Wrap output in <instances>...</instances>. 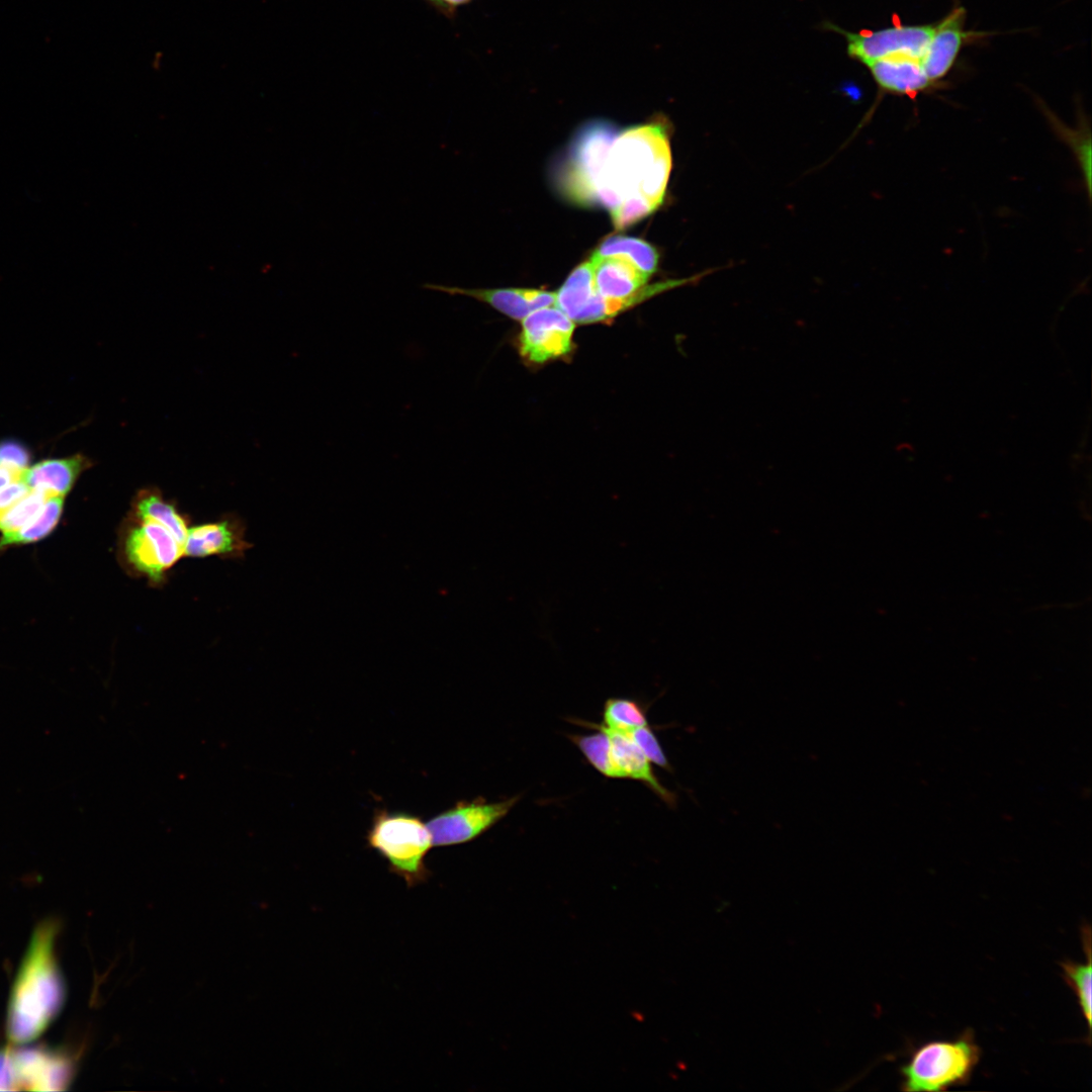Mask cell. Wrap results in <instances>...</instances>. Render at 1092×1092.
I'll list each match as a JSON object with an SVG mask.
<instances>
[{
    "label": "cell",
    "mask_w": 1092,
    "mask_h": 1092,
    "mask_svg": "<svg viewBox=\"0 0 1092 1092\" xmlns=\"http://www.w3.org/2000/svg\"><path fill=\"white\" fill-rule=\"evenodd\" d=\"M185 539L158 518L130 511L117 532V559L128 575L161 586L184 557Z\"/></svg>",
    "instance_id": "3957f363"
},
{
    "label": "cell",
    "mask_w": 1092,
    "mask_h": 1092,
    "mask_svg": "<svg viewBox=\"0 0 1092 1092\" xmlns=\"http://www.w3.org/2000/svg\"><path fill=\"white\" fill-rule=\"evenodd\" d=\"M644 707L637 701L627 698H610L603 710L604 726L619 732H628L648 725Z\"/></svg>",
    "instance_id": "7402d4cb"
},
{
    "label": "cell",
    "mask_w": 1092,
    "mask_h": 1092,
    "mask_svg": "<svg viewBox=\"0 0 1092 1092\" xmlns=\"http://www.w3.org/2000/svg\"><path fill=\"white\" fill-rule=\"evenodd\" d=\"M21 472L0 466V488L8 483L22 478Z\"/></svg>",
    "instance_id": "f546056e"
},
{
    "label": "cell",
    "mask_w": 1092,
    "mask_h": 1092,
    "mask_svg": "<svg viewBox=\"0 0 1092 1092\" xmlns=\"http://www.w3.org/2000/svg\"><path fill=\"white\" fill-rule=\"evenodd\" d=\"M966 9L956 7L935 23L931 38L920 59L921 67L936 85L952 68L964 42L981 33L965 29Z\"/></svg>",
    "instance_id": "5bb4252c"
},
{
    "label": "cell",
    "mask_w": 1092,
    "mask_h": 1092,
    "mask_svg": "<svg viewBox=\"0 0 1092 1092\" xmlns=\"http://www.w3.org/2000/svg\"><path fill=\"white\" fill-rule=\"evenodd\" d=\"M31 460L29 449L13 439L0 441V466L23 473Z\"/></svg>",
    "instance_id": "484cf974"
},
{
    "label": "cell",
    "mask_w": 1092,
    "mask_h": 1092,
    "mask_svg": "<svg viewBox=\"0 0 1092 1092\" xmlns=\"http://www.w3.org/2000/svg\"><path fill=\"white\" fill-rule=\"evenodd\" d=\"M669 136L661 122L616 134L599 168L595 202L606 207L623 230L656 210L671 172Z\"/></svg>",
    "instance_id": "6da1fadb"
},
{
    "label": "cell",
    "mask_w": 1092,
    "mask_h": 1092,
    "mask_svg": "<svg viewBox=\"0 0 1092 1092\" xmlns=\"http://www.w3.org/2000/svg\"><path fill=\"white\" fill-rule=\"evenodd\" d=\"M50 496L43 490L30 489L0 516L1 534L17 531L33 520Z\"/></svg>",
    "instance_id": "cb8c5ba5"
},
{
    "label": "cell",
    "mask_w": 1092,
    "mask_h": 1092,
    "mask_svg": "<svg viewBox=\"0 0 1092 1092\" xmlns=\"http://www.w3.org/2000/svg\"><path fill=\"white\" fill-rule=\"evenodd\" d=\"M92 465V461L83 454L46 459L28 467L21 479L30 489L65 496L72 490L80 475Z\"/></svg>",
    "instance_id": "e0dca14e"
},
{
    "label": "cell",
    "mask_w": 1092,
    "mask_h": 1092,
    "mask_svg": "<svg viewBox=\"0 0 1092 1092\" xmlns=\"http://www.w3.org/2000/svg\"><path fill=\"white\" fill-rule=\"evenodd\" d=\"M595 726L598 732L587 735H569V739L600 774L607 778L617 779L610 755L609 737L600 725Z\"/></svg>",
    "instance_id": "603a6c76"
},
{
    "label": "cell",
    "mask_w": 1092,
    "mask_h": 1092,
    "mask_svg": "<svg viewBox=\"0 0 1092 1092\" xmlns=\"http://www.w3.org/2000/svg\"><path fill=\"white\" fill-rule=\"evenodd\" d=\"M20 1090L17 1079L13 1050L0 1049V1091Z\"/></svg>",
    "instance_id": "4316f807"
},
{
    "label": "cell",
    "mask_w": 1092,
    "mask_h": 1092,
    "mask_svg": "<svg viewBox=\"0 0 1092 1092\" xmlns=\"http://www.w3.org/2000/svg\"><path fill=\"white\" fill-rule=\"evenodd\" d=\"M252 546L246 539L243 520L228 514L216 521L189 527L184 544V557L218 556L236 559L244 557Z\"/></svg>",
    "instance_id": "8fae6325"
},
{
    "label": "cell",
    "mask_w": 1092,
    "mask_h": 1092,
    "mask_svg": "<svg viewBox=\"0 0 1092 1092\" xmlns=\"http://www.w3.org/2000/svg\"><path fill=\"white\" fill-rule=\"evenodd\" d=\"M471 0H436L434 8L448 17H452L458 8L469 3Z\"/></svg>",
    "instance_id": "f1b7e54d"
},
{
    "label": "cell",
    "mask_w": 1092,
    "mask_h": 1092,
    "mask_svg": "<svg viewBox=\"0 0 1092 1092\" xmlns=\"http://www.w3.org/2000/svg\"><path fill=\"white\" fill-rule=\"evenodd\" d=\"M630 299H609L595 288L589 260L576 266L555 292L554 306L574 324L605 323L634 306Z\"/></svg>",
    "instance_id": "9c48e42d"
},
{
    "label": "cell",
    "mask_w": 1092,
    "mask_h": 1092,
    "mask_svg": "<svg viewBox=\"0 0 1092 1092\" xmlns=\"http://www.w3.org/2000/svg\"><path fill=\"white\" fill-rule=\"evenodd\" d=\"M874 81L882 92L915 98L933 85L926 77L920 60L908 56H894L879 60L870 66Z\"/></svg>",
    "instance_id": "2e32d148"
},
{
    "label": "cell",
    "mask_w": 1092,
    "mask_h": 1092,
    "mask_svg": "<svg viewBox=\"0 0 1092 1092\" xmlns=\"http://www.w3.org/2000/svg\"><path fill=\"white\" fill-rule=\"evenodd\" d=\"M56 933L54 921L38 925L15 978L6 1023L14 1043L35 1039L64 1005L66 988L54 953Z\"/></svg>",
    "instance_id": "7a4b0ae2"
},
{
    "label": "cell",
    "mask_w": 1092,
    "mask_h": 1092,
    "mask_svg": "<svg viewBox=\"0 0 1092 1092\" xmlns=\"http://www.w3.org/2000/svg\"><path fill=\"white\" fill-rule=\"evenodd\" d=\"M575 324L556 306L534 310L522 321L520 355L531 364H544L573 349Z\"/></svg>",
    "instance_id": "ba28073f"
},
{
    "label": "cell",
    "mask_w": 1092,
    "mask_h": 1092,
    "mask_svg": "<svg viewBox=\"0 0 1092 1092\" xmlns=\"http://www.w3.org/2000/svg\"><path fill=\"white\" fill-rule=\"evenodd\" d=\"M830 30L846 39L847 55L864 66L894 56L920 60L935 28V23L923 25L895 24L878 30L852 32L827 23Z\"/></svg>",
    "instance_id": "52a82bcc"
},
{
    "label": "cell",
    "mask_w": 1092,
    "mask_h": 1092,
    "mask_svg": "<svg viewBox=\"0 0 1092 1092\" xmlns=\"http://www.w3.org/2000/svg\"><path fill=\"white\" fill-rule=\"evenodd\" d=\"M625 734L638 746L650 762L665 769H670L667 757L649 725L635 728L625 732Z\"/></svg>",
    "instance_id": "d4e9b609"
},
{
    "label": "cell",
    "mask_w": 1092,
    "mask_h": 1092,
    "mask_svg": "<svg viewBox=\"0 0 1092 1092\" xmlns=\"http://www.w3.org/2000/svg\"><path fill=\"white\" fill-rule=\"evenodd\" d=\"M520 796L487 802L482 798L459 801L437 814L428 823L433 846H448L472 841L493 827L519 802Z\"/></svg>",
    "instance_id": "8992f818"
},
{
    "label": "cell",
    "mask_w": 1092,
    "mask_h": 1092,
    "mask_svg": "<svg viewBox=\"0 0 1092 1092\" xmlns=\"http://www.w3.org/2000/svg\"><path fill=\"white\" fill-rule=\"evenodd\" d=\"M981 1051L968 1031L952 1040H933L916 1049L901 1067V1089L945 1091L969 1082Z\"/></svg>",
    "instance_id": "5b68a950"
},
{
    "label": "cell",
    "mask_w": 1092,
    "mask_h": 1092,
    "mask_svg": "<svg viewBox=\"0 0 1092 1092\" xmlns=\"http://www.w3.org/2000/svg\"><path fill=\"white\" fill-rule=\"evenodd\" d=\"M64 510V496H50L39 514L17 531L0 537V554L11 546L37 542L48 537L58 526Z\"/></svg>",
    "instance_id": "ac0fdd59"
},
{
    "label": "cell",
    "mask_w": 1092,
    "mask_h": 1092,
    "mask_svg": "<svg viewBox=\"0 0 1092 1092\" xmlns=\"http://www.w3.org/2000/svg\"><path fill=\"white\" fill-rule=\"evenodd\" d=\"M616 134L606 122L592 123L580 132L563 178V188L573 201L595 202L597 174Z\"/></svg>",
    "instance_id": "30bf717a"
},
{
    "label": "cell",
    "mask_w": 1092,
    "mask_h": 1092,
    "mask_svg": "<svg viewBox=\"0 0 1092 1092\" xmlns=\"http://www.w3.org/2000/svg\"><path fill=\"white\" fill-rule=\"evenodd\" d=\"M367 844L378 852L410 887L426 882L430 872L425 863L433 846L428 826L415 815L378 809L366 835Z\"/></svg>",
    "instance_id": "277c9868"
},
{
    "label": "cell",
    "mask_w": 1092,
    "mask_h": 1092,
    "mask_svg": "<svg viewBox=\"0 0 1092 1092\" xmlns=\"http://www.w3.org/2000/svg\"><path fill=\"white\" fill-rule=\"evenodd\" d=\"M1083 941L1084 949L1086 950L1087 962L1075 963L1072 961H1065L1060 964L1063 972V978L1067 985L1074 991L1077 997L1080 1009L1084 1018L1087 1021L1089 1030L1091 1029V980H1092V968H1091V942H1090V928L1087 926L1083 929Z\"/></svg>",
    "instance_id": "ffe728a7"
},
{
    "label": "cell",
    "mask_w": 1092,
    "mask_h": 1092,
    "mask_svg": "<svg viewBox=\"0 0 1092 1092\" xmlns=\"http://www.w3.org/2000/svg\"><path fill=\"white\" fill-rule=\"evenodd\" d=\"M20 1089L65 1090L73 1078V1060L63 1052L28 1048L13 1050Z\"/></svg>",
    "instance_id": "4fadbf2b"
},
{
    "label": "cell",
    "mask_w": 1092,
    "mask_h": 1092,
    "mask_svg": "<svg viewBox=\"0 0 1092 1092\" xmlns=\"http://www.w3.org/2000/svg\"><path fill=\"white\" fill-rule=\"evenodd\" d=\"M424 1H426L428 4H430L433 7H434V5L436 3V0H424Z\"/></svg>",
    "instance_id": "4dcf8cb0"
},
{
    "label": "cell",
    "mask_w": 1092,
    "mask_h": 1092,
    "mask_svg": "<svg viewBox=\"0 0 1092 1092\" xmlns=\"http://www.w3.org/2000/svg\"><path fill=\"white\" fill-rule=\"evenodd\" d=\"M1048 120L1057 135L1063 140L1075 155L1081 170L1087 195H1091V134L1089 125L1081 120L1078 127H1070L1046 111Z\"/></svg>",
    "instance_id": "44dd1931"
},
{
    "label": "cell",
    "mask_w": 1092,
    "mask_h": 1092,
    "mask_svg": "<svg viewBox=\"0 0 1092 1092\" xmlns=\"http://www.w3.org/2000/svg\"><path fill=\"white\" fill-rule=\"evenodd\" d=\"M29 490L30 488L22 479L12 481L0 488V516Z\"/></svg>",
    "instance_id": "83f0119b"
},
{
    "label": "cell",
    "mask_w": 1092,
    "mask_h": 1092,
    "mask_svg": "<svg viewBox=\"0 0 1092 1092\" xmlns=\"http://www.w3.org/2000/svg\"><path fill=\"white\" fill-rule=\"evenodd\" d=\"M610 741V755L617 779H631L648 786L656 795L670 806L675 803L674 795L665 789L653 774L651 762L638 746L625 734L600 725Z\"/></svg>",
    "instance_id": "9a60e30c"
},
{
    "label": "cell",
    "mask_w": 1092,
    "mask_h": 1092,
    "mask_svg": "<svg viewBox=\"0 0 1092 1092\" xmlns=\"http://www.w3.org/2000/svg\"><path fill=\"white\" fill-rule=\"evenodd\" d=\"M594 257L623 256L632 261L647 275L655 272L658 253L649 243L632 237L611 236L606 238L593 253Z\"/></svg>",
    "instance_id": "d6986e66"
},
{
    "label": "cell",
    "mask_w": 1092,
    "mask_h": 1092,
    "mask_svg": "<svg viewBox=\"0 0 1092 1092\" xmlns=\"http://www.w3.org/2000/svg\"><path fill=\"white\" fill-rule=\"evenodd\" d=\"M423 288L450 296H466L485 303L515 321L555 303V292L528 288H467L457 285L425 283Z\"/></svg>",
    "instance_id": "7c38bea8"
}]
</instances>
